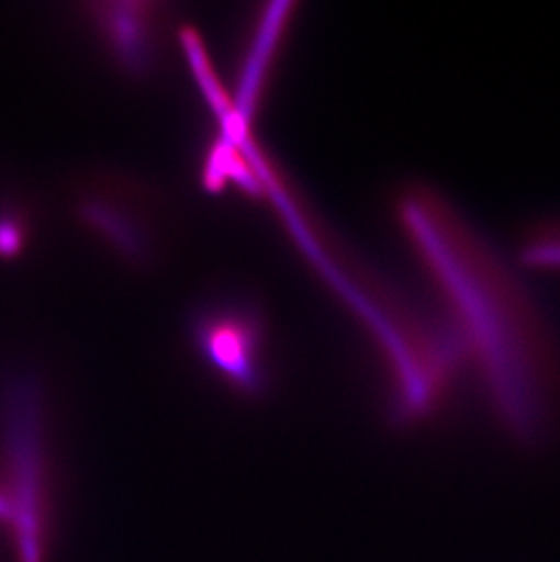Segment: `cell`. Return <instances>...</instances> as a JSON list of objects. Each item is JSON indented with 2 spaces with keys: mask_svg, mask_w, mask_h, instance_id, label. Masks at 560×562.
I'll return each mask as SVG.
<instances>
[{
  "mask_svg": "<svg viewBox=\"0 0 560 562\" xmlns=\"http://www.w3.org/2000/svg\"><path fill=\"white\" fill-rule=\"evenodd\" d=\"M393 217L439 304L462 373L523 445L560 430V342L523 279L445 191L410 182Z\"/></svg>",
  "mask_w": 560,
  "mask_h": 562,
  "instance_id": "cell-1",
  "label": "cell"
},
{
  "mask_svg": "<svg viewBox=\"0 0 560 562\" xmlns=\"http://www.w3.org/2000/svg\"><path fill=\"white\" fill-rule=\"evenodd\" d=\"M4 408L11 468L5 522L13 530L19 561L48 562L54 488L41 393L30 376L11 379Z\"/></svg>",
  "mask_w": 560,
  "mask_h": 562,
  "instance_id": "cell-2",
  "label": "cell"
},
{
  "mask_svg": "<svg viewBox=\"0 0 560 562\" xmlns=\"http://www.w3.org/2000/svg\"><path fill=\"white\" fill-rule=\"evenodd\" d=\"M190 339L202 364L237 397L254 401L270 387L268 331L259 308L223 299L195 310Z\"/></svg>",
  "mask_w": 560,
  "mask_h": 562,
  "instance_id": "cell-3",
  "label": "cell"
},
{
  "mask_svg": "<svg viewBox=\"0 0 560 562\" xmlns=\"http://www.w3.org/2000/svg\"><path fill=\"white\" fill-rule=\"evenodd\" d=\"M144 201L132 184L102 181L91 184L80 199L79 213L91 232L101 235L122 259L148 265L154 257L155 235Z\"/></svg>",
  "mask_w": 560,
  "mask_h": 562,
  "instance_id": "cell-4",
  "label": "cell"
},
{
  "mask_svg": "<svg viewBox=\"0 0 560 562\" xmlns=\"http://www.w3.org/2000/svg\"><path fill=\"white\" fill-rule=\"evenodd\" d=\"M108 52L124 74H149L165 30V5L159 2H91L86 5Z\"/></svg>",
  "mask_w": 560,
  "mask_h": 562,
  "instance_id": "cell-5",
  "label": "cell"
},
{
  "mask_svg": "<svg viewBox=\"0 0 560 562\" xmlns=\"http://www.w3.org/2000/svg\"><path fill=\"white\" fill-rule=\"evenodd\" d=\"M517 251L528 270L560 276V215L529 223L518 237Z\"/></svg>",
  "mask_w": 560,
  "mask_h": 562,
  "instance_id": "cell-6",
  "label": "cell"
},
{
  "mask_svg": "<svg viewBox=\"0 0 560 562\" xmlns=\"http://www.w3.org/2000/svg\"><path fill=\"white\" fill-rule=\"evenodd\" d=\"M24 243V228L15 215L2 213L0 215V255L19 254Z\"/></svg>",
  "mask_w": 560,
  "mask_h": 562,
  "instance_id": "cell-7",
  "label": "cell"
}]
</instances>
